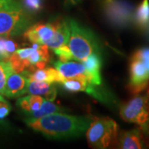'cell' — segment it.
Returning a JSON list of instances; mask_svg holds the SVG:
<instances>
[{"label":"cell","mask_w":149,"mask_h":149,"mask_svg":"<svg viewBox=\"0 0 149 149\" xmlns=\"http://www.w3.org/2000/svg\"><path fill=\"white\" fill-rule=\"evenodd\" d=\"M2 97H3V95H1V94H0V99H1Z\"/></svg>","instance_id":"cell-30"},{"label":"cell","mask_w":149,"mask_h":149,"mask_svg":"<svg viewBox=\"0 0 149 149\" xmlns=\"http://www.w3.org/2000/svg\"><path fill=\"white\" fill-rule=\"evenodd\" d=\"M93 118L54 113L44 117L28 119L25 123L32 130L53 139L78 138L86 133Z\"/></svg>","instance_id":"cell-1"},{"label":"cell","mask_w":149,"mask_h":149,"mask_svg":"<svg viewBox=\"0 0 149 149\" xmlns=\"http://www.w3.org/2000/svg\"><path fill=\"white\" fill-rule=\"evenodd\" d=\"M54 52L56 56H58L60 61L62 62H66V61H70L71 60H74V56L72 55L70 47L68 45H64L62 47L53 49Z\"/></svg>","instance_id":"cell-22"},{"label":"cell","mask_w":149,"mask_h":149,"mask_svg":"<svg viewBox=\"0 0 149 149\" xmlns=\"http://www.w3.org/2000/svg\"><path fill=\"white\" fill-rule=\"evenodd\" d=\"M143 131L141 128H133L118 133L115 145L122 149H141L145 148Z\"/></svg>","instance_id":"cell-9"},{"label":"cell","mask_w":149,"mask_h":149,"mask_svg":"<svg viewBox=\"0 0 149 149\" xmlns=\"http://www.w3.org/2000/svg\"><path fill=\"white\" fill-rule=\"evenodd\" d=\"M27 93L43 96L45 100L49 101H53L57 95L55 84L38 80H29Z\"/></svg>","instance_id":"cell-13"},{"label":"cell","mask_w":149,"mask_h":149,"mask_svg":"<svg viewBox=\"0 0 149 149\" xmlns=\"http://www.w3.org/2000/svg\"><path fill=\"white\" fill-rule=\"evenodd\" d=\"M56 24L52 37L45 45L49 48H56L68 45L70 37V27L67 20L64 19H56Z\"/></svg>","instance_id":"cell-12"},{"label":"cell","mask_w":149,"mask_h":149,"mask_svg":"<svg viewBox=\"0 0 149 149\" xmlns=\"http://www.w3.org/2000/svg\"><path fill=\"white\" fill-rule=\"evenodd\" d=\"M56 24V20L36 23L27 27L26 31L23 32V37L32 43L46 44L53 36Z\"/></svg>","instance_id":"cell-8"},{"label":"cell","mask_w":149,"mask_h":149,"mask_svg":"<svg viewBox=\"0 0 149 149\" xmlns=\"http://www.w3.org/2000/svg\"><path fill=\"white\" fill-rule=\"evenodd\" d=\"M67 22L70 27L68 47L74 60L82 62L92 53L100 54L98 41L90 29L82 27L72 18Z\"/></svg>","instance_id":"cell-2"},{"label":"cell","mask_w":149,"mask_h":149,"mask_svg":"<svg viewBox=\"0 0 149 149\" xmlns=\"http://www.w3.org/2000/svg\"><path fill=\"white\" fill-rule=\"evenodd\" d=\"M88 84L87 80H81L76 78H70L65 80L60 85L62 86L65 91L70 93H75L85 91L86 85Z\"/></svg>","instance_id":"cell-19"},{"label":"cell","mask_w":149,"mask_h":149,"mask_svg":"<svg viewBox=\"0 0 149 149\" xmlns=\"http://www.w3.org/2000/svg\"><path fill=\"white\" fill-rule=\"evenodd\" d=\"M11 111V106L3 97L0 99V119L6 118Z\"/></svg>","instance_id":"cell-25"},{"label":"cell","mask_w":149,"mask_h":149,"mask_svg":"<svg viewBox=\"0 0 149 149\" xmlns=\"http://www.w3.org/2000/svg\"><path fill=\"white\" fill-rule=\"evenodd\" d=\"M44 100L45 99L42 96L29 94V95L19 98L17 101V105L27 115L32 112L38 110Z\"/></svg>","instance_id":"cell-15"},{"label":"cell","mask_w":149,"mask_h":149,"mask_svg":"<svg viewBox=\"0 0 149 149\" xmlns=\"http://www.w3.org/2000/svg\"><path fill=\"white\" fill-rule=\"evenodd\" d=\"M118 133V125L113 119L93 118L85 133L91 148L104 149L115 145Z\"/></svg>","instance_id":"cell-3"},{"label":"cell","mask_w":149,"mask_h":149,"mask_svg":"<svg viewBox=\"0 0 149 149\" xmlns=\"http://www.w3.org/2000/svg\"><path fill=\"white\" fill-rule=\"evenodd\" d=\"M22 4L26 10L37 13L42 8V0H22Z\"/></svg>","instance_id":"cell-23"},{"label":"cell","mask_w":149,"mask_h":149,"mask_svg":"<svg viewBox=\"0 0 149 149\" xmlns=\"http://www.w3.org/2000/svg\"><path fill=\"white\" fill-rule=\"evenodd\" d=\"M26 9L17 0L0 10V37L18 36L30 26Z\"/></svg>","instance_id":"cell-4"},{"label":"cell","mask_w":149,"mask_h":149,"mask_svg":"<svg viewBox=\"0 0 149 149\" xmlns=\"http://www.w3.org/2000/svg\"><path fill=\"white\" fill-rule=\"evenodd\" d=\"M65 110V109L64 108H61V107L55 104L54 103H52V101H49V100H45L43 101L41 108L38 110L32 112V113L27 114L26 118L36 119V118H39L52 114V113H61V112H64Z\"/></svg>","instance_id":"cell-17"},{"label":"cell","mask_w":149,"mask_h":149,"mask_svg":"<svg viewBox=\"0 0 149 149\" xmlns=\"http://www.w3.org/2000/svg\"><path fill=\"white\" fill-rule=\"evenodd\" d=\"M149 85V70L143 61L131 57L129 63V92L135 95L143 92Z\"/></svg>","instance_id":"cell-7"},{"label":"cell","mask_w":149,"mask_h":149,"mask_svg":"<svg viewBox=\"0 0 149 149\" xmlns=\"http://www.w3.org/2000/svg\"><path fill=\"white\" fill-rule=\"evenodd\" d=\"M17 44L13 40L0 37V60L8 61L10 56L16 52Z\"/></svg>","instance_id":"cell-18"},{"label":"cell","mask_w":149,"mask_h":149,"mask_svg":"<svg viewBox=\"0 0 149 149\" xmlns=\"http://www.w3.org/2000/svg\"><path fill=\"white\" fill-rule=\"evenodd\" d=\"M54 67L59 70V72L65 79L74 78L80 74H84L86 72L85 66L82 63L75 61H56L53 63Z\"/></svg>","instance_id":"cell-14"},{"label":"cell","mask_w":149,"mask_h":149,"mask_svg":"<svg viewBox=\"0 0 149 149\" xmlns=\"http://www.w3.org/2000/svg\"><path fill=\"white\" fill-rule=\"evenodd\" d=\"M32 47H25V48H21V49H18L16 50V52L18 56L20 58L23 59V60H28V57L30 56V54L32 52Z\"/></svg>","instance_id":"cell-26"},{"label":"cell","mask_w":149,"mask_h":149,"mask_svg":"<svg viewBox=\"0 0 149 149\" xmlns=\"http://www.w3.org/2000/svg\"><path fill=\"white\" fill-rule=\"evenodd\" d=\"M133 20L140 28L149 27V0H142L133 13Z\"/></svg>","instance_id":"cell-16"},{"label":"cell","mask_w":149,"mask_h":149,"mask_svg":"<svg viewBox=\"0 0 149 149\" xmlns=\"http://www.w3.org/2000/svg\"><path fill=\"white\" fill-rule=\"evenodd\" d=\"M145 91L147 92V94H148V96H149V85H148V86L147 87V89L145 90Z\"/></svg>","instance_id":"cell-29"},{"label":"cell","mask_w":149,"mask_h":149,"mask_svg":"<svg viewBox=\"0 0 149 149\" xmlns=\"http://www.w3.org/2000/svg\"><path fill=\"white\" fill-rule=\"evenodd\" d=\"M133 6L125 0H105V16L114 27L128 26L133 20Z\"/></svg>","instance_id":"cell-6"},{"label":"cell","mask_w":149,"mask_h":149,"mask_svg":"<svg viewBox=\"0 0 149 149\" xmlns=\"http://www.w3.org/2000/svg\"><path fill=\"white\" fill-rule=\"evenodd\" d=\"M119 115L125 122L137 124L146 134L149 129V96L147 92L133 95L119 108Z\"/></svg>","instance_id":"cell-5"},{"label":"cell","mask_w":149,"mask_h":149,"mask_svg":"<svg viewBox=\"0 0 149 149\" xmlns=\"http://www.w3.org/2000/svg\"><path fill=\"white\" fill-rule=\"evenodd\" d=\"M29 79L23 73L12 72L7 79L5 95L9 98H16L27 93Z\"/></svg>","instance_id":"cell-10"},{"label":"cell","mask_w":149,"mask_h":149,"mask_svg":"<svg viewBox=\"0 0 149 149\" xmlns=\"http://www.w3.org/2000/svg\"><path fill=\"white\" fill-rule=\"evenodd\" d=\"M13 1H15V0H0V10L6 6L12 3Z\"/></svg>","instance_id":"cell-27"},{"label":"cell","mask_w":149,"mask_h":149,"mask_svg":"<svg viewBox=\"0 0 149 149\" xmlns=\"http://www.w3.org/2000/svg\"><path fill=\"white\" fill-rule=\"evenodd\" d=\"M13 72L8 61H1L0 60V94L5 95V86L7 79L9 74Z\"/></svg>","instance_id":"cell-20"},{"label":"cell","mask_w":149,"mask_h":149,"mask_svg":"<svg viewBox=\"0 0 149 149\" xmlns=\"http://www.w3.org/2000/svg\"><path fill=\"white\" fill-rule=\"evenodd\" d=\"M146 135H147V139H146L145 141L147 142V143L148 144V146H149V129H148V131L147 132V133H146Z\"/></svg>","instance_id":"cell-28"},{"label":"cell","mask_w":149,"mask_h":149,"mask_svg":"<svg viewBox=\"0 0 149 149\" xmlns=\"http://www.w3.org/2000/svg\"><path fill=\"white\" fill-rule=\"evenodd\" d=\"M8 61L10 63L11 67L14 72L17 73H22L24 70L28 69V67L31 65L28 60H23L18 56V55L14 52L10 56L8 59Z\"/></svg>","instance_id":"cell-21"},{"label":"cell","mask_w":149,"mask_h":149,"mask_svg":"<svg viewBox=\"0 0 149 149\" xmlns=\"http://www.w3.org/2000/svg\"><path fill=\"white\" fill-rule=\"evenodd\" d=\"M85 66L88 80L91 84L102 85V77L100 70L102 67V60L100 54L92 53L82 61Z\"/></svg>","instance_id":"cell-11"},{"label":"cell","mask_w":149,"mask_h":149,"mask_svg":"<svg viewBox=\"0 0 149 149\" xmlns=\"http://www.w3.org/2000/svg\"><path fill=\"white\" fill-rule=\"evenodd\" d=\"M131 57L139 59L141 61H143L149 70V47H147L139 48L132 55Z\"/></svg>","instance_id":"cell-24"}]
</instances>
